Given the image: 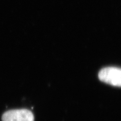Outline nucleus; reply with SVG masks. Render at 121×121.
I'll list each match as a JSON object with an SVG mask.
<instances>
[{"label":"nucleus","mask_w":121,"mask_h":121,"mask_svg":"<svg viewBox=\"0 0 121 121\" xmlns=\"http://www.w3.org/2000/svg\"><path fill=\"white\" fill-rule=\"evenodd\" d=\"M98 78L104 83L114 86L121 85V70L116 67H107L101 70L98 73Z\"/></svg>","instance_id":"f257e3e1"},{"label":"nucleus","mask_w":121,"mask_h":121,"mask_svg":"<svg viewBox=\"0 0 121 121\" xmlns=\"http://www.w3.org/2000/svg\"><path fill=\"white\" fill-rule=\"evenodd\" d=\"M2 121H34L32 112L27 109H18L9 110L4 113Z\"/></svg>","instance_id":"f03ea898"}]
</instances>
